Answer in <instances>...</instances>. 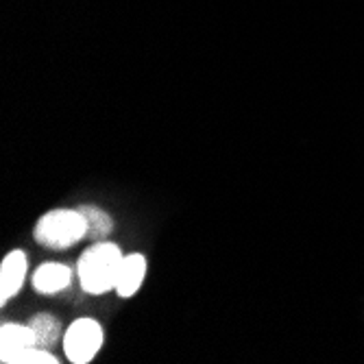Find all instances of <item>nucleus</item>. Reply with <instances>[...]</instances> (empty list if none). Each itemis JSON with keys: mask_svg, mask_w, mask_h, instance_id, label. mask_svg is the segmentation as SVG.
<instances>
[{"mask_svg": "<svg viewBox=\"0 0 364 364\" xmlns=\"http://www.w3.org/2000/svg\"><path fill=\"white\" fill-rule=\"evenodd\" d=\"M38 345L28 323H3L0 325V362H7L14 353Z\"/></svg>", "mask_w": 364, "mask_h": 364, "instance_id": "nucleus-7", "label": "nucleus"}, {"mask_svg": "<svg viewBox=\"0 0 364 364\" xmlns=\"http://www.w3.org/2000/svg\"><path fill=\"white\" fill-rule=\"evenodd\" d=\"M81 214L85 216V225H87V236L90 240L98 242V240H107L114 231V218L107 210L92 205V203H83L79 205Z\"/></svg>", "mask_w": 364, "mask_h": 364, "instance_id": "nucleus-8", "label": "nucleus"}, {"mask_svg": "<svg viewBox=\"0 0 364 364\" xmlns=\"http://www.w3.org/2000/svg\"><path fill=\"white\" fill-rule=\"evenodd\" d=\"M31 284L40 294H59L73 284V269L63 262H44L33 271Z\"/></svg>", "mask_w": 364, "mask_h": 364, "instance_id": "nucleus-6", "label": "nucleus"}, {"mask_svg": "<svg viewBox=\"0 0 364 364\" xmlns=\"http://www.w3.org/2000/svg\"><path fill=\"white\" fill-rule=\"evenodd\" d=\"M5 364H59V358L46 347L33 345V347H26V349L14 353Z\"/></svg>", "mask_w": 364, "mask_h": 364, "instance_id": "nucleus-10", "label": "nucleus"}, {"mask_svg": "<svg viewBox=\"0 0 364 364\" xmlns=\"http://www.w3.org/2000/svg\"><path fill=\"white\" fill-rule=\"evenodd\" d=\"M87 236L85 216L79 208H55L40 216L33 229V238L44 249L65 251Z\"/></svg>", "mask_w": 364, "mask_h": 364, "instance_id": "nucleus-2", "label": "nucleus"}, {"mask_svg": "<svg viewBox=\"0 0 364 364\" xmlns=\"http://www.w3.org/2000/svg\"><path fill=\"white\" fill-rule=\"evenodd\" d=\"M63 353L73 364H90L105 345V329L92 316L75 318L63 332Z\"/></svg>", "mask_w": 364, "mask_h": 364, "instance_id": "nucleus-3", "label": "nucleus"}, {"mask_svg": "<svg viewBox=\"0 0 364 364\" xmlns=\"http://www.w3.org/2000/svg\"><path fill=\"white\" fill-rule=\"evenodd\" d=\"M28 325L33 329V334H36V341H38L40 347L50 349L55 343H59L63 338V325L50 312H38V314H33L31 321H28Z\"/></svg>", "mask_w": 364, "mask_h": 364, "instance_id": "nucleus-9", "label": "nucleus"}, {"mask_svg": "<svg viewBox=\"0 0 364 364\" xmlns=\"http://www.w3.org/2000/svg\"><path fill=\"white\" fill-rule=\"evenodd\" d=\"M122 257V249L112 240H98L92 247H87L77 262V275L81 288L92 296L112 292L116 288Z\"/></svg>", "mask_w": 364, "mask_h": 364, "instance_id": "nucleus-1", "label": "nucleus"}, {"mask_svg": "<svg viewBox=\"0 0 364 364\" xmlns=\"http://www.w3.org/2000/svg\"><path fill=\"white\" fill-rule=\"evenodd\" d=\"M146 271H149V262H146L144 253H127L120 264L114 292L120 296V299H131V296H136L146 279Z\"/></svg>", "mask_w": 364, "mask_h": 364, "instance_id": "nucleus-5", "label": "nucleus"}, {"mask_svg": "<svg viewBox=\"0 0 364 364\" xmlns=\"http://www.w3.org/2000/svg\"><path fill=\"white\" fill-rule=\"evenodd\" d=\"M28 275V259L22 249L9 251L0 262V304L7 306L20 294Z\"/></svg>", "mask_w": 364, "mask_h": 364, "instance_id": "nucleus-4", "label": "nucleus"}]
</instances>
